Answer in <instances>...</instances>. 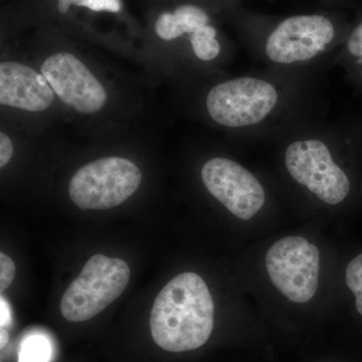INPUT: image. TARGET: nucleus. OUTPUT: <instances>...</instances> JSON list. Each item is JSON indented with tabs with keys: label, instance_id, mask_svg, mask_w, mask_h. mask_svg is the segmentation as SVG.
<instances>
[{
	"label": "nucleus",
	"instance_id": "f257e3e1",
	"mask_svg": "<svg viewBox=\"0 0 362 362\" xmlns=\"http://www.w3.org/2000/svg\"><path fill=\"white\" fill-rule=\"evenodd\" d=\"M318 74L265 69L211 86L204 109L216 125L250 139H271L321 116Z\"/></svg>",
	"mask_w": 362,
	"mask_h": 362
},
{
	"label": "nucleus",
	"instance_id": "f03ea898",
	"mask_svg": "<svg viewBox=\"0 0 362 362\" xmlns=\"http://www.w3.org/2000/svg\"><path fill=\"white\" fill-rule=\"evenodd\" d=\"M271 139L280 144L283 165L295 185L327 206L347 201L354 185L339 156L361 143L358 118L328 123L313 117Z\"/></svg>",
	"mask_w": 362,
	"mask_h": 362
},
{
	"label": "nucleus",
	"instance_id": "7ed1b4c3",
	"mask_svg": "<svg viewBox=\"0 0 362 362\" xmlns=\"http://www.w3.org/2000/svg\"><path fill=\"white\" fill-rule=\"evenodd\" d=\"M347 33L324 14H300L281 21L249 47L267 69L319 74L335 65Z\"/></svg>",
	"mask_w": 362,
	"mask_h": 362
},
{
	"label": "nucleus",
	"instance_id": "20e7f679",
	"mask_svg": "<svg viewBox=\"0 0 362 362\" xmlns=\"http://www.w3.org/2000/svg\"><path fill=\"white\" fill-rule=\"evenodd\" d=\"M214 323L213 296L204 279L192 272L164 286L150 314L152 338L169 352L199 349L211 337Z\"/></svg>",
	"mask_w": 362,
	"mask_h": 362
},
{
	"label": "nucleus",
	"instance_id": "39448f33",
	"mask_svg": "<svg viewBox=\"0 0 362 362\" xmlns=\"http://www.w3.org/2000/svg\"><path fill=\"white\" fill-rule=\"evenodd\" d=\"M130 276L123 259L95 255L64 293L62 315L70 322L90 320L123 294Z\"/></svg>",
	"mask_w": 362,
	"mask_h": 362
},
{
	"label": "nucleus",
	"instance_id": "423d86ee",
	"mask_svg": "<svg viewBox=\"0 0 362 362\" xmlns=\"http://www.w3.org/2000/svg\"><path fill=\"white\" fill-rule=\"evenodd\" d=\"M141 180V171L134 162L104 157L78 169L69 185V195L81 209H113L132 197Z\"/></svg>",
	"mask_w": 362,
	"mask_h": 362
},
{
	"label": "nucleus",
	"instance_id": "0eeeda50",
	"mask_svg": "<svg viewBox=\"0 0 362 362\" xmlns=\"http://www.w3.org/2000/svg\"><path fill=\"white\" fill-rule=\"evenodd\" d=\"M265 265L272 284L283 296L304 304L315 296L320 273V252L298 235L277 240L268 250Z\"/></svg>",
	"mask_w": 362,
	"mask_h": 362
},
{
	"label": "nucleus",
	"instance_id": "6e6552de",
	"mask_svg": "<svg viewBox=\"0 0 362 362\" xmlns=\"http://www.w3.org/2000/svg\"><path fill=\"white\" fill-rule=\"evenodd\" d=\"M201 178L207 192L240 220H252L265 206L263 183L239 161L213 157L202 165Z\"/></svg>",
	"mask_w": 362,
	"mask_h": 362
},
{
	"label": "nucleus",
	"instance_id": "1a4fd4ad",
	"mask_svg": "<svg viewBox=\"0 0 362 362\" xmlns=\"http://www.w3.org/2000/svg\"><path fill=\"white\" fill-rule=\"evenodd\" d=\"M40 71L54 94L78 113H96L106 104L108 95L104 86L74 54H52L45 59Z\"/></svg>",
	"mask_w": 362,
	"mask_h": 362
},
{
	"label": "nucleus",
	"instance_id": "9d476101",
	"mask_svg": "<svg viewBox=\"0 0 362 362\" xmlns=\"http://www.w3.org/2000/svg\"><path fill=\"white\" fill-rule=\"evenodd\" d=\"M54 92L42 74L16 62L0 65V104L28 112L51 107Z\"/></svg>",
	"mask_w": 362,
	"mask_h": 362
},
{
	"label": "nucleus",
	"instance_id": "9b49d317",
	"mask_svg": "<svg viewBox=\"0 0 362 362\" xmlns=\"http://www.w3.org/2000/svg\"><path fill=\"white\" fill-rule=\"evenodd\" d=\"M209 16L202 7L183 4L173 13H164L156 23V32L161 40H175L180 37H192V33L209 25Z\"/></svg>",
	"mask_w": 362,
	"mask_h": 362
},
{
	"label": "nucleus",
	"instance_id": "f8f14e48",
	"mask_svg": "<svg viewBox=\"0 0 362 362\" xmlns=\"http://www.w3.org/2000/svg\"><path fill=\"white\" fill-rule=\"evenodd\" d=\"M335 65L343 69L350 84L362 93V20L347 33Z\"/></svg>",
	"mask_w": 362,
	"mask_h": 362
},
{
	"label": "nucleus",
	"instance_id": "ddd939ff",
	"mask_svg": "<svg viewBox=\"0 0 362 362\" xmlns=\"http://www.w3.org/2000/svg\"><path fill=\"white\" fill-rule=\"evenodd\" d=\"M51 342L42 335L25 338L20 347V362H49L52 358Z\"/></svg>",
	"mask_w": 362,
	"mask_h": 362
},
{
	"label": "nucleus",
	"instance_id": "4468645a",
	"mask_svg": "<svg viewBox=\"0 0 362 362\" xmlns=\"http://www.w3.org/2000/svg\"><path fill=\"white\" fill-rule=\"evenodd\" d=\"M345 282L354 293L356 310L362 316V254L350 261L345 271Z\"/></svg>",
	"mask_w": 362,
	"mask_h": 362
},
{
	"label": "nucleus",
	"instance_id": "2eb2a0df",
	"mask_svg": "<svg viewBox=\"0 0 362 362\" xmlns=\"http://www.w3.org/2000/svg\"><path fill=\"white\" fill-rule=\"evenodd\" d=\"M71 6L87 7L94 11L119 13L121 0H59V11L62 13H66Z\"/></svg>",
	"mask_w": 362,
	"mask_h": 362
},
{
	"label": "nucleus",
	"instance_id": "dca6fc26",
	"mask_svg": "<svg viewBox=\"0 0 362 362\" xmlns=\"http://www.w3.org/2000/svg\"><path fill=\"white\" fill-rule=\"evenodd\" d=\"M16 265L4 252H0V291L4 292L13 284Z\"/></svg>",
	"mask_w": 362,
	"mask_h": 362
},
{
	"label": "nucleus",
	"instance_id": "f3484780",
	"mask_svg": "<svg viewBox=\"0 0 362 362\" xmlns=\"http://www.w3.org/2000/svg\"><path fill=\"white\" fill-rule=\"evenodd\" d=\"M13 154V142L11 138L4 133L0 134V168L4 166L11 161Z\"/></svg>",
	"mask_w": 362,
	"mask_h": 362
},
{
	"label": "nucleus",
	"instance_id": "a211bd4d",
	"mask_svg": "<svg viewBox=\"0 0 362 362\" xmlns=\"http://www.w3.org/2000/svg\"><path fill=\"white\" fill-rule=\"evenodd\" d=\"M11 321V314H9L8 308L4 298H1V328L8 325Z\"/></svg>",
	"mask_w": 362,
	"mask_h": 362
},
{
	"label": "nucleus",
	"instance_id": "6ab92c4d",
	"mask_svg": "<svg viewBox=\"0 0 362 362\" xmlns=\"http://www.w3.org/2000/svg\"><path fill=\"white\" fill-rule=\"evenodd\" d=\"M8 332H7L4 328H1V331H0V346H1V349H4V347L6 346L7 343H8Z\"/></svg>",
	"mask_w": 362,
	"mask_h": 362
},
{
	"label": "nucleus",
	"instance_id": "aec40b11",
	"mask_svg": "<svg viewBox=\"0 0 362 362\" xmlns=\"http://www.w3.org/2000/svg\"><path fill=\"white\" fill-rule=\"evenodd\" d=\"M359 125H361V156H362V116L358 117Z\"/></svg>",
	"mask_w": 362,
	"mask_h": 362
}]
</instances>
